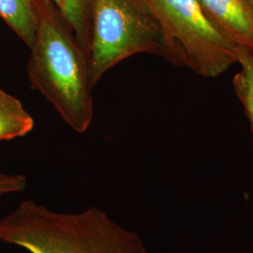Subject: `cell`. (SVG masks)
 I'll use <instances>...</instances> for the list:
<instances>
[{
	"mask_svg": "<svg viewBox=\"0 0 253 253\" xmlns=\"http://www.w3.org/2000/svg\"><path fill=\"white\" fill-rule=\"evenodd\" d=\"M87 54L93 86L132 55L164 57L161 28L144 0H92Z\"/></svg>",
	"mask_w": 253,
	"mask_h": 253,
	"instance_id": "277c9868",
	"label": "cell"
},
{
	"mask_svg": "<svg viewBox=\"0 0 253 253\" xmlns=\"http://www.w3.org/2000/svg\"><path fill=\"white\" fill-rule=\"evenodd\" d=\"M36 8V32L27 65L31 88L72 129L84 133L94 118L88 54L51 0H37Z\"/></svg>",
	"mask_w": 253,
	"mask_h": 253,
	"instance_id": "6da1fadb",
	"label": "cell"
},
{
	"mask_svg": "<svg viewBox=\"0 0 253 253\" xmlns=\"http://www.w3.org/2000/svg\"><path fill=\"white\" fill-rule=\"evenodd\" d=\"M246 2L253 9V0H246Z\"/></svg>",
	"mask_w": 253,
	"mask_h": 253,
	"instance_id": "8fae6325",
	"label": "cell"
},
{
	"mask_svg": "<svg viewBox=\"0 0 253 253\" xmlns=\"http://www.w3.org/2000/svg\"><path fill=\"white\" fill-rule=\"evenodd\" d=\"M0 241L29 253H148L140 235L100 208L60 212L32 200L0 218Z\"/></svg>",
	"mask_w": 253,
	"mask_h": 253,
	"instance_id": "7a4b0ae2",
	"label": "cell"
},
{
	"mask_svg": "<svg viewBox=\"0 0 253 253\" xmlns=\"http://www.w3.org/2000/svg\"><path fill=\"white\" fill-rule=\"evenodd\" d=\"M213 26L253 57V9L246 0H198Z\"/></svg>",
	"mask_w": 253,
	"mask_h": 253,
	"instance_id": "5b68a950",
	"label": "cell"
},
{
	"mask_svg": "<svg viewBox=\"0 0 253 253\" xmlns=\"http://www.w3.org/2000/svg\"><path fill=\"white\" fill-rule=\"evenodd\" d=\"M37 0H0V18L30 47L35 37Z\"/></svg>",
	"mask_w": 253,
	"mask_h": 253,
	"instance_id": "52a82bcc",
	"label": "cell"
},
{
	"mask_svg": "<svg viewBox=\"0 0 253 253\" xmlns=\"http://www.w3.org/2000/svg\"><path fill=\"white\" fill-rule=\"evenodd\" d=\"M27 185V178L23 174L0 173V197L23 191Z\"/></svg>",
	"mask_w": 253,
	"mask_h": 253,
	"instance_id": "30bf717a",
	"label": "cell"
},
{
	"mask_svg": "<svg viewBox=\"0 0 253 253\" xmlns=\"http://www.w3.org/2000/svg\"><path fill=\"white\" fill-rule=\"evenodd\" d=\"M163 34L164 59L206 78H216L236 63L244 51L223 36L198 0H144Z\"/></svg>",
	"mask_w": 253,
	"mask_h": 253,
	"instance_id": "3957f363",
	"label": "cell"
},
{
	"mask_svg": "<svg viewBox=\"0 0 253 253\" xmlns=\"http://www.w3.org/2000/svg\"><path fill=\"white\" fill-rule=\"evenodd\" d=\"M35 126L21 100L0 88V141L27 135Z\"/></svg>",
	"mask_w": 253,
	"mask_h": 253,
	"instance_id": "8992f818",
	"label": "cell"
},
{
	"mask_svg": "<svg viewBox=\"0 0 253 253\" xmlns=\"http://www.w3.org/2000/svg\"><path fill=\"white\" fill-rule=\"evenodd\" d=\"M87 52L90 37L92 0H51Z\"/></svg>",
	"mask_w": 253,
	"mask_h": 253,
	"instance_id": "ba28073f",
	"label": "cell"
},
{
	"mask_svg": "<svg viewBox=\"0 0 253 253\" xmlns=\"http://www.w3.org/2000/svg\"><path fill=\"white\" fill-rule=\"evenodd\" d=\"M238 64L241 69L233 78V86L250 122L253 142V57L243 53Z\"/></svg>",
	"mask_w": 253,
	"mask_h": 253,
	"instance_id": "9c48e42d",
	"label": "cell"
}]
</instances>
